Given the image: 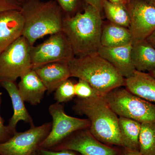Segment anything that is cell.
<instances>
[{
	"label": "cell",
	"mask_w": 155,
	"mask_h": 155,
	"mask_svg": "<svg viewBox=\"0 0 155 155\" xmlns=\"http://www.w3.org/2000/svg\"><path fill=\"white\" fill-rule=\"evenodd\" d=\"M101 12L87 5L82 13L64 17L62 31L67 37L74 54L78 57L98 54L101 47L103 28Z\"/></svg>",
	"instance_id": "1"
},
{
	"label": "cell",
	"mask_w": 155,
	"mask_h": 155,
	"mask_svg": "<svg viewBox=\"0 0 155 155\" xmlns=\"http://www.w3.org/2000/svg\"><path fill=\"white\" fill-rule=\"evenodd\" d=\"M20 11L24 20L22 36L32 46L39 39L62 31L64 17L56 1L30 0L22 4Z\"/></svg>",
	"instance_id": "2"
},
{
	"label": "cell",
	"mask_w": 155,
	"mask_h": 155,
	"mask_svg": "<svg viewBox=\"0 0 155 155\" xmlns=\"http://www.w3.org/2000/svg\"><path fill=\"white\" fill-rule=\"evenodd\" d=\"M73 109L78 114L88 118L91 124L90 131L98 140L107 144L123 147L119 118L104 96L78 98Z\"/></svg>",
	"instance_id": "3"
},
{
	"label": "cell",
	"mask_w": 155,
	"mask_h": 155,
	"mask_svg": "<svg viewBox=\"0 0 155 155\" xmlns=\"http://www.w3.org/2000/svg\"><path fill=\"white\" fill-rule=\"evenodd\" d=\"M68 66L71 77L87 81L102 96L125 86V78L98 54L73 58Z\"/></svg>",
	"instance_id": "4"
},
{
	"label": "cell",
	"mask_w": 155,
	"mask_h": 155,
	"mask_svg": "<svg viewBox=\"0 0 155 155\" xmlns=\"http://www.w3.org/2000/svg\"><path fill=\"white\" fill-rule=\"evenodd\" d=\"M119 88L104 96L117 116L140 123H155V104L133 94L127 89Z\"/></svg>",
	"instance_id": "5"
},
{
	"label": "cell",
	"mask_w": 155,
	"mask_h": 155,
	"mask_svg": "<svg viewBox=\"0 0 155 155\" xmlns=\"http://www.w3.org/2000/svg\"><path fill=\"white\" fill-rule=\"evenodd\" d=\"M31 45L24 37L17 39L0 54V84L14 82L32 69Z\"/></svg>",
	"instance_id": "6"
},
{
	"label": "cell",
	"mask_w": 155,
	"mask_h": 155,
	"mask_svg": "<svg viewBox=\"0 0 155 155\" xmlns=\"http://www.w3.org/2000/svg\"><path fill=\"white\" fill-rule=\"evenodd\" d=\"M49 113L53 119L49 133L40 145L39 148L50 150L60 144L72 134L90 127L88 119H79L68 116L64 106L56 103L50 106Z\"/></svg>",
	"instance_id": "7"
},
{
	"label": "cell",
	"mask_w": 155,
	"mask_h": 155,
	"mask_svg": "<svg viewBox=\"0 0 155 155\" xmlns=\"http://www.w3.org/2000/svg\"><path fill=\"white\" fill-rule=\"evenodd\" d=\"M75 54L67 37L63 31L51 35L44 42L31 48L32 69L56 63H68Z\"/></svg>",
	"instance_id": "8"
},
{
	"label": "cell",
	"mask_w": 155,
	"mask_h": 155,
	"mask_svg": "<svg viewBox=\"0 0 155 155\" xmlns=\"http://www.w3.org/2000/svg\"><path fill=\"white\" fill-rule=\"evenodd\" d=\"M52 123L31 126L24 132H14L7 141L0 143V155H30L37 151L49 133Z\"/></svg>",
	"instance_id": "9"
},
{
	"label": "cell",
	"mask_w": 155,
	"mask_h": 155,
	"mask_svg": "<svg viewBox=\"0 0 155 155\" xmlns=\"http://www.w3.org/2000/svg\"><path fill=\"white\" fill-rule=\"evenodd\" d=\"M132 45L146 40L155 31V8L146 0H133L127 8Z\"/></svg>",
	"instance_id": "10"
},
{
	"label": "cell",
	"mask_w": 155,
	"mask_h": 155,
	"mask_svg": "<svg viewBox=\"0 0 155 155\" xmlns=\"http://www.w3.org/2000/svg\"><path fill=\"white\" fill-rule=\"evenodd\" d=\"M50 150H69L77 152L82 155H118L117 150L98 140L87 129L78 131L75 134Z\"/></svg>",
	"instance_id": "11"
},
{
	"label": "cell",
	"mask_w": 155,
	"mask_h": 155,
	"mask_svg": "<svg viewBox=\"0 0 155 155\" xmlns=\"http://www.w3.org/2000/svg\"><path fill=\"white\" fill-rule=\"evenodd\" d=\"M24 22L20 11L0 13V54L22 36Z\"/></svg>",
	"instance_id": "12"
},
{
	"label": "cell",
	"mask_w": 155,
	"mask_h": 155,
	"mask_svg": "<svg viewBox=\"0 0 155 155\" xmlns=\"http://www.w3.org/2000/svg\"><path fill=\"white\" fill-rule=\"evenodd\" d=\"M132 43L122 46H101L98 52L100 56L110 63L125 78L132 76L135 71L131 60Z\"/></svg>",
	"instance_id": "13"
},
{
	"label": "cell",
	"mask_w": 155,
	"mask_h": 155,
	"mask_svg": "<svg viewBox=\"0 0 155 155\" xmlns=\"http://www.w3.org/2000/svg\"><path fill=\"white\" fill-rule=\"evenodd\" d=\"M33 69L45 86L48 94L55 91L64 81L71 77L68 63H50Z\"/></svg>",
	"instance_id": "14"
},
{
	"label": "cell",
	"mask_w": 155,
	"mask_h": 155,
	"mask_svg": "<svg viewBox=\"0 0 155 155\" xmlns=\"http://www.w3.org/2000/svg\"><path fill=\"white\" fill-rule=\"evenodd\" d=\"M20 78L18 88L24 101L32 105L39 104L47 89L35 71L31 69Z\"/></svg>",
	"instance_id": "15"
},
{
	"label": "cell",
	"mask_w": 155,
	"mask_h": 155,
	"mask_svg": "<svg viewBox=\"0 0 155 155\" xmlns=\"http://www.w3.org/2000/svg\"><path fill=\"white\" fill-rule=\"evenodd\" d=\"M125 86L133 94L155 103V78L149 73L135 70L132 76L125 78Z\"/></svg>",
	"instance_id": "16"
},
{
	"label": "cell",
	"mask_w": 155,
	"mask_h": 155,
	"mask_svg": "<svg viewBox=\"0 0 155 155\" xmlns=\"http://www.w3.org/2000/svg\"><path fill=\"white\" fill-rule=\"evenodd\" d=\"M0 85L5 89L11 99L14 114L9 120L8 126L13 131L16 130V126L19 121L30 124L31 126L34 125L31 116L25 107L24 100L19 93L18 86L14 82L5 81L0 84Z\"/></svg>",
	"instance_id": "17"
},
{
	"label": "cell",
	"mask_w": 155,
	"mask_h": 155,
	"mask_svg": "<svg viewBox=\"0 0 155 155\" xmlns=\"http://www.w3.org/2000/svg\"><path fill=\"white\" fill-rule=\"evenodd\" d=\"M131 60L136 70L149 72L155 69V48L146 40L132 45Z\"/></svg>",
	"instance_id": "18"
},
{
	"label": "cell",
	"mask_w": 155,
	"mask_h": 155,
	"mask_svg": "<svg viewBox=\"0 0 155 155\" xmlns=\"http://www.w3.org/2000/svg\"><path fill=\"white\" fill-rule=\"evenodd\" d=\"M132 43L129 28L110 22L102 28L101 46L114 48L126 45Z\"/></svg>",
	"instance_id": "19"
},
{
	"label": "cell",
	"mask_w": 155,
	"mask_h": 155,
	"mask_svg": "<svg viewBox=\"0 0 155 155\" xmlns=\"http://www.w3.org/2000/svg\"><path fill=\"white\" fill-rule=\"evenodd\" d=\"M119 123L123 147L139 150V138L141 123L123 117H119Z\"/></svg>",
	"instance_id": "20"
},
{
	"label": "cell",
	"mask_w": 155,
	"mask_h": 155,
	"mask_svg": "<svg viewBox=\"0 0 155 155\" xmlns=\"http://www.w3.org/2000/svg\"><path fill=\"white\" fill-rule=\"evenodd\" d=\"M103 8L111 23L129 28L130 16L125 5L114 4L108 0H103Z\"/></svg>",
	"instance_id": "21"
},
{
	"label": "cell",
	"mask_w": 155,
	"mask_h": 155,
	"mask_svg": "<svg viewBox=\"0 0 155 155\" xmlns=\"http://www.w3.org/2000/svg\"><path fill=\"white\" fill-rule=\"evenodd\" d=\"M139 143L142 155H155V123H141Z\"/></svg>",
	"instance_id": "22"
},
{
	"label": "cell",
	"mask_w": 155,
	"mask_h": 155,
	"mask_svg": "<svg viewBox=\"0 0 155 155\" xmlns=\"http://www.w3.org/2000/svg\"><path fill=\"white\" fill-rule=\"evenodd\" d=\"M75 85L69 79L64 81L55 91L54 97L57 102L62 104L73 99L75 96Z\"/></svg>",
	"instance_id": "23"
},
{
	"label": "cell",
	"mask_w": 155,
	"mask_h": 155,
	"mask_svg": "<svg viewBox=\"0 0 155 155\" xmlns=\"http://www.w3.org/2000/svg\"><path fill=\"white\" fill-rule=\"evenodd\" d=\"M75 96L81 99H88L102 96L98 92L85 81L79 79L75 84Z\"/></svg>",
	"instance_id": "24"
},
{
	"label": "cell",
	"mask_w": 155,
	"mask_h": 155,
	"mask_svg": "<svg viewBox=\"0 0 155 155\" xmlns=\"http://www.w3.org/2000/svg\"><path fill=\"white\" fill-rule=\"evenodd\" d=\"M2 93L0 90V109L2 102ZM15 132L11 130L8 125H5L4 120L1 116L0 113V143L8 140L13 135Z\"/></svg>",
	"instance_id": "25"
},
{
	"label": "cell",
	"mask_w": 155,
	"mask_h": 155,
	"mask_svg": "<svg viewBox=\"0 0 155 155\" xmlns=\"http://www.w3.org/2000/svg\"><path fill=\"white\" fill-rule=\"evenodd\" d=\"M22 7L17 0H0V13L11 10L21 11Z\"/></svg>",
	"instance_id": "26"
},
{
	"label": "cell",
	"mask_w": 155,
	"mask_h": 155,
	"mask_svg": "<svg viewBox=\"0 0 155 155\" xmlns=\"http://www.w3.org/2000/svg\"><path fill=\"white\" fill-rule=\"evenodd\" d=\"M58 5L62 10L71 13L75 10L77 7L78 0H57Z\"/></svg>",
	"instance_id": "27"
},
{
	"label": "cell",
	"mask_w": 155,
	"mask_h": 155,
	"mask_svg": "<svg viewBox=\"0 0 155 155\" xmlns=\"http://www.w3.org/2000/svg\"><path fill=\"white\" fill-rule=\"evenodd\" d=\"M39 153L40 155H77L72 151L69 150H62L60 151H54L44 149H39Z\"/></svg>",
	"instance_id": "28"
},
{
	"label": "cell",
	"mask_w": 155,
	"mask_h": 155,
	"mask_svg": "<svg viewBox=\"0 0 155 155\" xmlns=\"http://www.w3.org/2000/svg\"><path fill=\"white\" fill-rule=\"evenodd\" d=\"M87 4L93 6L100 11L103 8V0H85Z\"/></svg>",
	"instance_id": "29"
},
{
	"label": "cell",
	"mask_w": 155,
	"mask_h": 155,
	"mask_svg": "<svg viewBox=\"0 0 155 155\" xmlns=\"http://www.w3.org/2000/svg\"><path fill=\"white\" fill-rule=\"evenodd\" d=\"M125 149L122 155H142L138 150Z\"/></svg>",
	"instance_id": "30"
},
{
	"label": "cell",
	"mask_w": 155,
	"mask_h": 155,
	"mask_svg": "<svg viewBox=\"0 0 155 155\" xmlns=\"http://www.w3.org/2000/svg\"><path fill=\"white\" fill-rule=\"evenodd\" d=\"M146 40L155 48V31L146 39Z\"/></svg>",
	"instance_id": "31"
},
{
	"label": "cell",
	"mask_w": 155,
	"mask_h": 155,
	"mask_svg": "<svg viewBox=\"0 0 155 155\" xmlns=\"http://www.w3.org/2000/svg\"><path fill=\"white\" fill-rule=\"evenodd\" d=\"M108 1L114 4H120V5H125L127 3L126 0H108Z\"/></svg>",
	"instance_id": "32"
},
{
	"label": "cell",
	"mask_w": 155,
	"mask_h": 155,
	"mask_svg": "<svg viewBox=\"0 0 155 155\" xmlns=\"http://www.w3.org/2000/svg\"><path fill=\"white\" fill-rule=\"evenodd\" d=\"M146 1L155 8V0H146Z\"/></svg>",
	"instance_id": "33"
},
{
	"label": "cell",
	"mask_w": 155,
	"mask_h": 155,
	"mask_svg": "<svg viewBox=\"0 0 155 155\" xmlns=\"http://www.w3.org/2000/svg\"><path fill=\"white\" fill-rule=\"evenodd\" d=\"M149 73L150 75H151V76H152L153 77L155 78V70H153V71H151V72H149Z\"/></svg>",
	"instance_id": "34"
},
{
	"label": "cell",
	"mask_w": 155,
	"mask_h": 155,
	"mask_svg": "<svg viewBox=\"0 0 155 155\" xmlns=\"http://www.w3.org/2000/svg\"><path fill=\"white\" fill-rule=\"evenodd\" d=\"M17 1L22 5L23 3L25 2H28V1H30V0H17Z\"/></svg>",
	"instance_id": "35"
},
{
	"label": "cell",
	"mask_w": 155,
	"mask_h": 155,
	"mask_svg": "<svg viewBox=\"0 0 155 155\" xmlns=\"http://www.w3.org/2000/svg\"><path fill=\"white\" fill-rule=\"evenodd\" d=\"M39 152L38 150L37 151L31 154L30 155H39Z\"/></svg>",
	"instance_id": "36"
}]
</instances>
